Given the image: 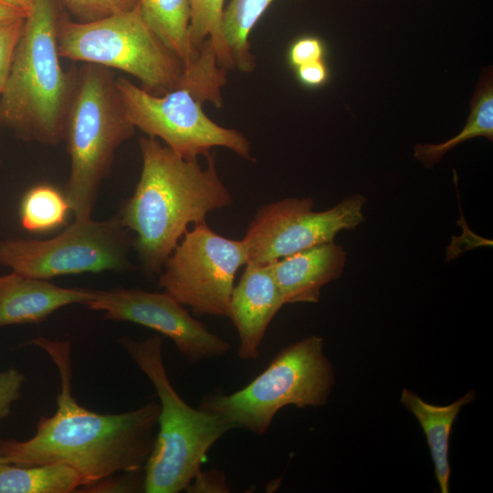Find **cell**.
<instances>
[{
  "label": "cell",
  "mask_w": 493,
  "mask_h": 493,
  "mask_svg": "<svg viewBox=\"0 0 493 493\" xmlns=\"http://www.w3.org/2000/svg\"><path fill=\"white\" fill-rule=\"evenodd\" d=\"M310 197L285 198L259 208L242 238L247 264L267 265L303 249L334 241L362 224L366 198L353 194L333 207L314 211Z\"/></svg>",
  "instance_id": "11"
},
{
  "label": "cell",
  "mask_w": 493,
  "mask_h": 493,
  "mask_svg": "<svg viewBox=\"0 0 493 493\" xmlns=\"http://www.w3.org/2000/svg\"><path fill=\"white\" fill-rule=\"evenodd\" d=\"M346 260L345 249L331 241L284 257L270 266L285 305L316 303L321 288L341 276Z\"/></svg>",
  "instance_id": "14"
},
{
  "label": "cell",
  "mask_w": 493,
  "mask_h": 493,
  "mask_svg": "<svg viewBox=\"0 0 493 493\" xmlns=\"http://www.w3.org/2000/svg\"><path fill=\"white\" fill-rule=\"evenodd\" d=\"M115 85L132 125L148 137L159 138L185 160L205 157L215 147H224L244 160L253 161L251 146L240 131L223 127L205 113L204 101L188 89L155 95L124 78Z\"/></svg>",
  "instance_id": "9"
},
{
  "label": "cell",
  "mask_w": 493,
  "mask_h": 493,
  "mask_svg": "<svg viewBox=\"0 0 493 493\" xmlns=\"http://www.w3.org/2000/svg\"><path fill=\"white\" fill-rule=\"evenodd\" d=\"M225 0H190V38L193 47L201 50L210 40L219 65L226 70L236 68L222 33Z\"/></svg>",
  "instance_id": "21"
},
{
  "label": "cell",
  "mask_w": 493,
  "mask_h": 493,
  "mask_svg": "<svg viewBox=\"0 0 493 493\" xmlns=\"http://www.w3.org/2000/svg\"><path fill=\"white\" fill-rule=\"evenodd\" d=\"M142 171L135 190L118 215L133 235V246L143 271L160 274L189 225L230 206L233 197L216 169L215 152L206 166L185 160L157 139L142 137Z\"/></svg>",
  "instance_id": "2"
},
{
  "label": "cell",
  "mask_w": 493,
  "mask_h": 493,
  "mask_svg": "<svg viewBox=\"0 0 493 493\" xmlns=\"http://www.w3.org/2000/svg\"><path fill=\"white\" fill-rule=\"evenodd\" d=\"M85 305L102 311L107 320L133 322L156 330L169 338L191 362L223 357L231 349L228 341L210 331L166 291L93 289L92 298Z\"/></svg>",
  "instance_id": "12"
},
{
  "label": "cell",
  "mask_w": 493,
  "mask_h": 493,
  "mask_svg": "<svg viewBox=\"0 0 493 493\" xmlns=\"http://www.w3.org/2000/svg\"><path fill=\"white\" fill-rule=\"evenodd\" d=\"M26 18L0 22V93L6 82Z\"/></svg>",
  "instance_id": "23"
},
{
  "label": "cell",
  "mask_w": 493,
  "mask_h": 493,
  "mask_svg": "<svg viewBox=\"0 0 493 493\" xmlns=\"http://www.w3.org/2000/svg\"><path fill=\"white\" fill-rule=\"evenodd\" d=\"M16 18H26L20 12L0 3V22Z\"/></svg>",
  "instance_id": "30"
},
{
  "label": "cell",
  "mask_w": 493,
  "mask_h": 493,
  "mask_svg": "<svg viewBox=\"0 0 493 493\" xmlns=\"http://www.w3.org/2000/svg\"><path fill=\"white\" fill-rule=\"evenodd\" d=\"M471 111L462 131L437 144H416L414 155L425 167L438 163L451 149L476 137L493 140V84L491 72L480 79L471 100Z\"/></svg>",
  "instance_id": "18"
},
{
  "label": "cell",
  "mask_w": 493,
  "mask_h": 493,
  "mask_svg": "<svg viewBox=\"0 0 493 493\" xmlns=\"http://www.w3.org/2000/svg\"><path fill=\"white\" fill-rule=\"evenodd\" d=\"M58 47L62 58L134 76L150 93L163 95L184 88L206 101L183 61L145 23L138 4L89 22L58 19Z\"/></svg>",
  "instance_id": "6"
},
{
  "label": "cell",
  "mask_w": 493,
  "mask_h": 493,
  "mask_svg": "<svg viewBox=\"0 0 493 493\" xmlns=\"http://www.w3.org/2000/svg\"><path fill=\"white\" fill-rule=\"evenodd\" d=\"M162 335L143 341L121 337L120 344L153 385L159 398L157 433L144 467L147 493L187 490L209 449L230 426L217 414L189 405L171 383L163 360Z\"/></svg>",
  "instance_id": "4"
},
{
  "label": "cell",
  "mask_w": 493,
  "mask_h": 493,
  "mask_svg": "<svg viewBox=\"0 0 493 493\" xmlns=\"http://www.w3.org/2000/svg\"><path fill=\"white\" fill-rule=\"evenodd\" d=\"M79 22H89L130 9L137 0H63Z\"/></svg>",
  "instance_id": "22"
},
{
  "label": "cell",
  "mask_w": 493,
  "mask_h": 493,
  "mask_svg": "<svg viewBox=\"0 0 493 493\" xmlns=\"http://www.w3.org/2000/svg\"><path fill=\"white\" fill-rule=\"evenodd\" d=\"M284 305L270 264H246L234 286L228 311L237 332L239 359L259 357L267 328Z\"/></svg>",
  "instance_id": "13"
},
{
  "label": "cell",
  "mask_w": 493,
  "mask_h": 493,
  "mask_svg": "<svg viewBox=\"0 0 493 493\" xmlns=\"http://www.w3.org/2000/svg\"><path fill=\"white\" fill-rule=\"evenodd\" d=\"M295 68L299 82L307 87H319L327 81L328 68L323 59L303 64Z\"/></svg>",
  "instance_id": "27"
},
{
  "label": "cell",
  "mask_w": 493,
  "mask_h": 493,
  "mask_svg": "<svg viewBox=\"0 0 493 493\" xmlns=\"http://www.w3.org/2000/svg\"><path fill=\"white\" fill-rule=\"evenodd\" d=\"M475 399L476 392L469 391L452 404L440 406L425 402L408 389L402 391L401 404L414 415L425 435L441 493L449 492L448 449L452 427L462 407Z\"/></svg>",
  "instance_id": "16"
},
{
  "label": "cell",
  "mask_w": 493,
  "mask_h": 493,
  "mask_svg": "<svg viewBox=\"0 0 493 493\" xmlns=\"http://www.w3.org/2000/svg\"><path fill=\"white\" fill-rule=\"evenodd\" d=\"M35 0H0V3L7 5L21 14L26 17L30 13Z\"/></svg>",
  "instance_id": "29"
},
{
  "label": "cell",
  "mask_w": 493,
  "mask_h": 493,
  "mask_svg": "<svg viewBox=\"0 0 493 493\" xmlns=\"http://www.w3.org/2000/svg\"><path fill=\"white\" fill-rule=\"evenodd\" d=\"M274 0H231L224 9L222 33L236 68L254 70L256 61L251 52L249 35L261 16Z\"/></svg>",
  "instance_id": "19"
},
{
  "label": "cell",
  "mask_w": 493,
  "mask_h": 493,
  "mask_svg": "<svg viewBox=\"0 0 493 493\" xmlns=\"http://www.w3.org/2000/svg\"><path fill=\"white\" fill-rule=\"evenodd\" d=\"M246 264L243 239L223 236L205 221L183 236L163 264L159 286L196 315L228 317L236 271Z\"/></svg>",
  "instance_id": "10"
},
{
  "label": "cell",
  "mask_w": 493,
  "mask_h": 493,
  "mask_svg": "<svg viewBox=\"0 0 493 493\" xmlns=\"http://www.w3.org/2000/svg\"><path fill=\"white\" fill-rule=\"evenodd\" d=\"M133 235L119 216L97 221L75 219L58 236L47 239L0 241V265L29 278H52L133 269L129 259Z\"/></svg>",
  "instance_id": "8"
},
{
  "label": "cell",
  "mask_w": 493,
  "mask_h": 493,
  "mask_svg": "<svg viewBox=\"0 0 493 493\" xmlns=\"http://www.w3.org/2000/svg\"><path fill=\"white\" fill-rule=\"evenodd\" d=\"M324 46L316 37H303L292 43L288 49L289 63L297 68L300 65L313 61L322 60Z\"/></svg>",
  "instance_id": "25"
},
{
  "label": "cell",
  "mask_w": 493,
  "mask_h": 493,
  "mask_svg": "<svg viewBox=\"0 0 493 493\" xmlns=\"http://www.w3.org/2000/svg\"><path fill=\"white\" fill-rule=\"evenodd\" d=\"M27 344L46 351L58 369L57 410L38 419L31 438L1 439L0 456L16 466L65 463L80 474L85 486L118 472L144 469L155 441L160 404L152 401L121 414L89 410L72 395L70 342L40 336Z\"/></svg>",
  "instance_id": "1"
},
{
  "label": "cell",
  "mask_w": 493,
  "mask_h": 493,
  "mask_svg": "<svg viewBox=\"0 0 493 493\" xmlns=\"http://www.w3.org/2000/svg\"><path fill=\"white\" fill-rule=\"evenodd\" d=\"M134 131L111 70L90 63L77 69L65 134L71 164L65 195L75 219L91 217L115 152Z\"/></svg>",
  "instance_id": "5"
},
{
  "label": "cell",
  "mask_w": 493,
  "mask_h": 493,
  "mask_svg": "<svg viewBox=\"0 0 493 493\" xmlns=\"http://www.w3.org/2000/svg\"><path fill=\"white\" fill-rule=\"evenodd\" d=\"M58 24L54 0H35L0 93V123L20 139L47 145L65 140L76 83V70L60 65Z\"/></svg>",
  "instance_id": "3"
},
{
  "label": "cell",
  "mask_w": 493,
  "mask_h": 493,
  "mask_svg": "<svg viewBox=\"0 0 493 493\" xmlns=\"http://www.w3.org/2000/svg\"><path fill=\"white\" fill-rule=\"evenodd\" d=\"M6 464H9V463H8L4 457H2V456H0V468H1L3 466L6 465Z\"/></svg>",
  "instance_id": "31"
},
{
  "label": "cell",
  "mask_w": 493,
  "mask_h": 493,
  "mask_svg": "<svg viewBox=\"0 0 493 493\" xmlns=\"http://www.w3.org/2000/svg\"><path fill=\"white\" fill-rule=\"evenodd\" d=\"M25 375L10 368L0 372V423L11 414L12 404L22 396Z\"/></svg>",
  "instance_id": "24"
},
{
  "label": "cell",
  "mask_w": 493,
  "mask_h": 493,
  "mask_svg": "<svg viewBox=\"0 0 493 493\" xmlns=\"http://www.w3.org/2000/svg\"><path fill=\"white\" fill-rule=\"evenodd\" d=\"M78 492H138L144 491L143 480L106 477L93 484L81 487Z\"/></svg>",
  "instance_id": "26"
},
{
  "label": "cell",
  "mask_w": 493,
  "mask_h": 493,
  "mask_svg": "<svg viewBox=\"0 0 493 493\" xmlns=\"http://www.w3.org/2000/svg\"><path fill=\"white\" fill-rule=\"evenodd\" d=\"M83 486L80 474L65 463L0 468V493H71Z\"/></svg>",
  "instance_id": "17"
},
{
  "label": "cell",
  "mask_w": 493,
  "mask_h": 493,
  "mask_svg": "<svg viewBox=\"0 0 493 493\" xmlns=\"http://www.w3.org/2000/svg\"><path fill=\"white\" fill-rule=\"evenodd\" d=\"M188 489H194L192 491H227V487L223 475H218V472L211 474L210 472L202 473V471L195 477L193 482L190 484Z\"/></svg>",
  "instance_id": "28"
},
{
  "label": "cell",
  "mask_w": 493,
  "mask_h": 493,
  "mask_svg": "<svg viewBox=\"0 0 493 493\" xmlns=\"http://www.w3.org/2000/svg\"><path fill=\"white\" fill-rule=\"evenodd\" d=\"M93 289L61 288L15 271L0 276V328L40 323L68 305L86 304Z\"/></svg>",
  "instance_id": "15"
},
{
  "label": "cell",
  "mask_w": 493,
  "mask_h": 493,
  "mask_svg": "<svg viewBox=\"0 0 493 493\" xmlns=\"http://www.w3.org/2000/svg\"><path fill=\"white\" fill-rule=\"evenodd\" d=\"M334 383L323 338L309 335L280 350L266 369L240 390L207 395L199 407L220 416L231 429L241 428L262 436L285 406L324 405Z\"/></svg>",
  "instance_id": "7"
},
{
  "label": "cell",
  "mask_w": 493,
  "mask_h": 493,
  "mask_svg": "<svg viewBox=\"0 0 493 493\" xmlns=\"http://www.w3.org/2000/svg\"><path fill=\"white\" fill-rule=\"evenodd\" d=\"M70 210L65 194L49 184H38L24 195L20 206L22 226L30 232H45L64 225Z\"/></svg>",
  "instance_id": "20"
}]
</instances>
